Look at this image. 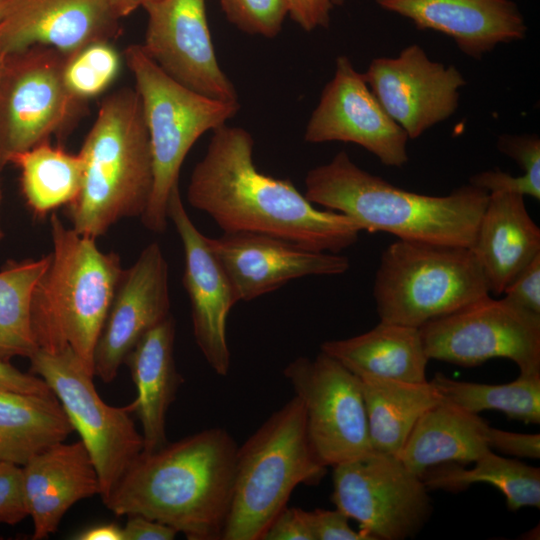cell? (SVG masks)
Listing matches in <instances>:
<instances>
[{
	"label": "cell",
	"instance_id": "1",
	"mask_svg": "<svg viewBox=\"0 0 540 540\" xmlns=\"http://www.w3.org/2000/svg\"><path fill=\"white\" fill-rule=\"evenodd\" d=\"M253 148L247 130L226 124L215 129L191 173L188 203L225 233L264 234L330 253L357 242L362 230L354 220L318 209L289 180L260 172Z\"/></svg>",
	"mask_w": 540,
	"mask_h": 540
},
{
	"label": "cell",
	"instance_id": "2",
	"mask_svg": "<svg viewBox=\"0 0 540 540\" xmlns=\"http://www.w3.org/2000/svg\"><path fill=\"white\" fill-rule=\"evenodd\" d=\"M237 449L231 434L215 427L142 452L103 503L117 516L142 515L188 540H222Z\"/></svg>",
	"mask_w": 540,
	"mask_h": 540
},
{
	"label": "cell",
	"instance_id": "3",
	"mask_svg": "<svg viewBox=\"0 0 540 540\" xmlns=\"http://www.w3.org/2000/svg\"><path fill=\"white\" fill-rule=\"evenodd\" d=\"M304 195L314 205L348 216L362 231L467 248L489 199L470 183L445 196L411 192L363 170L345 151L308 171Z\"/></svg>",
	"mask_w": 540,
	"mask_h": 540
},
{
	"label": "cell",
	"instance_id": "4",
	"mask_svg": "<svg viewBox=\"0 0 540 540\" xmlns=\"http://www.w3.org/2000/svg\"><path fill=\"white\" fill-rule=\"evenodd\" d=\"M78 154L82 186L65 206L71 227L96 239L124 218H141L154 174L149 133L135 89L122 88L103 99Z\"/></svg>",
	"mask_w": 540,
	"mask_h": 540
},
{
	"label": "cell",
	"instance_id": "5",
	"mask_svg": "<svg viewBox=\"0 0 540 540\" xmlns=\"http://www.w3.org/2000/svg\"><path fill=\"white\" fill-rule=\"evenodd\" d=\"M50 229V262L31 302L34 340L51 353L71 348L94 375L95 347L124 269L117 253L101 251L55 213Z\"/></svg>",
	"mask_w": 540,
	"mask_h": 540
},
{
	"label": "cell",
	"instance_id": "6",
	"mask_svg": "<svg viewBox=\"0 0 540 540\" xmlns=\"http://www.w3.org/2000/svg\"><path fill=\"white\" fill-rule=\"evenodd\" d=\"M325 471L308 439L304 406L294 395L237 449L222 540H262L295 488L318 483Z\"/></svg>",
	"mask_w": 540,
	"mask_h": 540
},
{
	"label": "cell",
	"instance_id": "7",
	"mask_svg": "<svg viewBox=\"0 0 540 540\" xmlns=\"http://www.w3.org/2000/svg\"><path fill=\"white\" fill-rule=\"evenodd\" d=\"M124 59L135 79L153 160V189L141 221L149 231L163 233L169 220V197L179 186L186 155L205 132L233 118L240 104L210 98L180 84L146 54L141 44L129 45Z\"/></svg>",
	"mask_w": 540,
	"mask_h": 540
},
{
	"label": "cell",
	"instance_id": "8",
	"mask_svg": "<svg viewBox=\"0 0 540 540\" xmlns=\"http://www.w3.org/2000/svg\"><path fill=\"white\" fill-rule=\"evenodd\" d=\"M488 294L471 248L401 239L383 251L373 286L380 321L415 328Z\"/></svg>",
	"mask_w": 540,
	"mask_h": 540
},
{
	"label": "cell",
	"instance_id": "9",
	"mask_svg": "<svg viewBox=\"0 0 540 540\" xmlns=\"http://www.w3.org/2000/svg\"><path fill=\"white\" fill-rule=\"evenodd\" d=\"M30 373L43 379L59 400L74 431L97 470L104 501L144 450V440L132 418L133 403L106 404L90 373L71 348L59 352L37 349L29 358Z\"/></svg>",
	"mask_w": 540,
	"mask_h": 540
},
{
	"label": "cell",
	"instance_id": "10",
	"mask_svg": "<svg viewBox=\"0 0 540 540\" xmlns=\"http://www.w3.org/2000/svg\"><path fill=\"white\" fill-rule=\"evenodd\" d=\"M68 55L44 45L9 54L0 67V171L53 134H66L84 101L65 86Z\"/></svg>",
	"mask_w": 540,
	"mask_h": 540
},
{
	"label": "cell",
	"instance_id": "11",
	"mask_svg": "<svg viewBox=\"0 0 540 540\" xmlns=\"http://www.w3.org/2000/svg\"><path fill=\"white\" fill-rule=\"evenodd\" d=\"M428 359L475 367L506 358L540 374V315L490 294L419 328Z\"/></svg>",
	"mask_w": 540,
	"mask_h": 540
},
{
	"label": "cell",
	"instance_id": "12",
	"mask_svg": "<svg viewBox=\"0 0 540 540\" xmlns=\"http://www.w3.org/2000/svg\"><path fill=\"white\" fill-rule=\"evenodd\" d=\"M332 468L331 501L371 540L415 537L431 516L422 478L395 455L374 450Z\"/></svg>",
	"mask_w": 540,
	"mask_h": 540
},
{
	"label": "cell",
	"instance_id": "13",
	"mask_svg": "<svg viewBox=\"0 0 540 540\" xmlns=\"http://www.w3.org/2000/svg\"><path fill=\"white\" fill-rule=\"evenodd\" d=\"M305 409L306 428L317 460L326 468L374 451L360 379L320 351L298 357L283 370Z\"/></svg>",
	"mask_w": 540,
	"mask_h": 540
},
{
	"label": "cell",
	"instance_id": "14",
	"mask_svg": "<svg viewBox=\"0 0 540 540\" xmlns=\"http://www.w3.org/2000/svg\"><path fill=\"white\" fill-rule=\"evenodd\" d=\"M304 139L309 143H354L389 167H402L409 159L408 135L345 55L336 59L334 75L309 118Z\"/></svg>",
	"mask_w": 540,
	"mask_h": 540
},
{
	"label": "cell",
	"instance_id": "15",
	"mask_svg": "<svg viewBox=\"0 0 540 540\" xmlns=\"http://www.w3.org/2000/svg\"><path fill=\"white\" fill-rule=\"evenodd\" d=\"M363 75L409 139L452 116L459 105V90L466 84L455 66L432 61L418 44L407 46L396 57L373 59Z\"/></svg>",
	"mask_w": 540,
	"mask_h": 540
},
{
	"label": "cell",
	"instance_id": "16",
	"mask_svg": "<svg viewBox=\"0 0 540 540\" xmlns=\"http://www.w3.org/2000/svg\"><path fill=\"white\" fill-rule=\"evenodd\" d=\"M143 8L148 21L141 45L167 75L210 98L238 101L217 61L205 0H155Z\"/></svg>",
	"mask_w": 540,
	"mask_h": 540
},
{
	"label": "cell",
	"instance_id": "17",
	"mask_svg": "<svg viewBox=\"0 0 540 540\" xmlns=\"http://www.w3.org/2000/svg\"><path fill=\"white\" fill-rule=\"evenodd\" d=\"M169 269L158 242L123 270L94 351V375L111 383L140 339L170 313Z\"/></svg>",
	"mask_w": 540,
	"mask_h": 540
},
{
	"label": "cell",
	"instance_id": "18",
	"mask_svg": "<svg viewBox=\"0 0 540 540\" xmlns=\"http://www.w3.org/2000/svg\"><path fill=\"white\" fill-rule=\"evenodd\" d=\"M167 215L184 250L183 285L190 301L196 344L212 370L219 376H226L231 364L226 321L232 307L240 301L207 237L189 217L179 186L170 194Z\"/></svg>",
	"mask_w": 540,
	"mask_h": 540
},
{
	"label": "cell",
	"instance_id": "19",
	"mask_svg": "<svg viewBox=\"0 0 540 540\" xmlns=\"http://www.w3.org/2000/svg\"><path fill=\"white\" fill-rule=\"evenodd\" d=\"M207 241L239 301H251L294 279L340 275L350 267L349 259L340 253L314 251L264 234L223 232Z\"/></svg>",
	"mask_w": 540,
	"mask_h": 540
},
{
	"label": "cell",
	"instance_id": "20",
	"mask_svg": "<svg viewBox=\"0 0 540 540\" xmlns=\"http://www.w3.org/2000/svg\"><path fill=\"white\" fill-rule=\"evenodd\" d=\"M119 31L107 0H9L0 39L8 55L44 45L69 56Z\"/></svg>",
	"mask_w": 540,
	"mask_h": 540
},
{
	"label": "cell",
	"instance_id": "21",
	"mask_svg": "<svg viewBox=\"0 0 540 540\" xmlns=\"http://www.w3.org/2000/svg\"><path fill=\"white\" fill-rule=\"evenodd\" d=\"M418 29L451 37L466 55L481 59L497 45L526 36L523 14L511 0H375Z\"/></svg>",
	"mask_w": 540,
	"mask_h": 540
},
{
	"label": "cell",
	"instance_id": "22",
	"mask_svg": "<svg viewBox=\"0 0 540 540\" xmlns=\"http://www.w3.org/2000/svg\"><path fill=\"white\" fill-rule=\"evenodd\" d=\"M22 471L33 540L47 539L74 504L100 494L97 470L81 440L43 449Z\"/></svg>",
	"mask_w": 540,
	"mask_h": 540
},
{
	"label": "cell",
	"instance_id": "23",
	"mask_svg": "<svg viewBox=\"0 0 540 540\" xmlns=\"http://www.w3.org/2000/svg\"><path fill=\"white\" fill-rule=\"evenodd\" d=\"M489 293L503 294L509 283L540 254V229L529 215L524 196L489 193L471 247Z\"/></svg>",
	"mask_w": 540,
	"mask_h": 540
},
{
	"label": "cell",
	"instance_id": "24",
	"mask_svg": "<svg viewBox=\"0 0 540 540\" xmlns=\"http://www.w3.org/2000/svg\"><path fill=\"white\" fill-rule=\"evenodd\" d=\"M175 332L171 314L140 339L124 363L137 390L132 403L142 426L143 452L168 443L166 415L183 383L174 358Z\"/></svg>",
	"mask_w": 540,
	"mask_h": 540
},
{
	"label": "cell",
	"instance_id": "25",
	"mask_svg": "<svg viewBox=\"0 0 540 540\" xmlns=\"http://www.w3.org/2000/svg\"><path fill=\"white\" fill-rule=\"evenodd\" d=\"M489 429L479 414L442 401L418 419L397 457L420 477L439 464L473 463L491 450Z\"/></svg>",
	"mask_w": 540,
	"mask_h": 540
},
{
	"label": "cell",
	"instance_id": "26",
	"mask_svg": "<svg viewBox=\"0 0 540 540\" xmlns=\"http://www.w3.org/2000/svg\"><path fill=\"white\" fill-rule=\"evenodd\" d=\"M320 351L356 376L425 382L429 361L419 328L380 321L371 330L347 339L329 340Z\"/></svg>",
	"mask_w": 540,
	"mask_h": 540
},
{
	"label": "cell",
	"instance_id": "27",
	"mask_svg": "<svg viewBox=\"0 0 540 540\" xmlns=\"http://www.w3.org/2000/svg\"><path fill=\"white\" fill-rule=\"evenodd\" d=\"M358 378L373 449L398 456L418 419L442 402L439 393L428 380L417 383L375 376Z\"/></svg>",
	"mask_w": 540,
	"mask_h": 540
},
{
	"label": "cell",
	"instance_id": "28",
	"mask_svg": "<svg viewBox=\"0 0 540 540\" xmlns=\"http://www.w3.org/2000/svg\"><path fill=\"white\" fill-rule=\"evenodd\" d=\"M73 431L56 396L0 390V461L23 466Z\"/></svg>",
	"mask_w": 540,
	"mask_h": 540
},
{
	"label": "cell",
	"instance_id": "29",
	"mask_svg": "<svg viewBox=\"0 0 540 540\" xmlns=\"http://www.w3.org/2000/svg\"><path fill=\"white\" fill-rule=\"evenodd\" d=\"M472 468L458 463H443L431 467L421 476L428 490L458 492L475 483H486L504 496L508 509L540 507V469L518 460L496 455L488 450Z\"/></svg>",
	"mask_w": 540,
	"mask_h": 540
},
{
	"label": "cell",
	"instance_id": "30",
	"mask_svg": "<svg viewBox=\"0 0 540 540\" xmlns=\"http://www.w3.org/2000/svg\"><path fill=\"white\" fill-rule=\"evenodd\" d=\"M11 163L20 169L22 194L37 217L67 206L80 192L81 157L51 145L49 140L15 155Z\"/></svg>",
	"mask_w": 540,
	"mask_h": 540
},
{
	"label": "cell",
	"instance_id": "31",
	"mask_svg": "<svg viewBox=\"0 0 540 540\" xmlns=\"http://www.w3.org/2000/svg\"><path fill=\"white\" fill-rule=\"evenodd\" d=\"M49 262L50 253L39 259L10 261L0 270L1 361L29 358L38 349L31 327V302Z\"/></svg>",
	"mask_w": 540,
	"mask_h": 540
},
{
	"label": "cell",
	"instance_id": "32",
	"mask_svg": "<svg viewBox=\"0 0 540 540\" xmlns=\"http://www.w3.org/2000/svg\"><path fill=\"white\" fill-rule=\"evenodd\" d=\"M442 401L479 414L485 410L504 413L526 424H540V374L519 376L503 384L458 381L436 373L430 381Z\"/></svg>",
	"mask_w": 540,
	"mask_h": 540
},
{
	"label": "cell",
	"instance_id": "33",
	"mask_svg": "<svg viewBox=\"0 0 540 540\" xmlns=\"http://www.w3.org/2000/svg\"><path fill=\"white\" fill-rule=\"evenodd\" d=\"M120 63V55L109 41L91 43L67 57L65 86L80 101L97 96L116 79Z\"/></svg>",
	"mask_w": 540,
	"mask_h": 540
},
{
	"label": "cell",
	"instance_id": "34",
	"mask_svg": "<svg viewBox=\"0 0 540 540\" xmlns=\"http://www.w3.org/2000/svg\"><path fill=\"white\" fill-rule=\"evenodd\" d=\"M227 20L240 30L275 37L289 14L287 0H221Z\"/></svg>",
	"mask_w": 540,
	"mask_h": 540
},
{
	"label": "cell",
	"instance_id": "35",
	"mask_svg": "<svg viewBox=\"0 0 540 540\" xmlns=\"http://www.w3.org/2000/svg\"><path fill=\"white\" fill-rule=\"evenodd\" d=\"M27 516L22 467L0 461V523L16 525Z\"/></svg>",
	"mask_w": 540,
	"mask_h": 540
},
{
	"label": "cell",
	"instance_id": "36",
	"mask_svg": "<svg viewBox=\"0 0 540 540\" xmlns=\"http://www.w3.org/2000/svg\"><path fill=\"white\" fill-rule=\"evenodd\" d=\"M497 148L518 163L523 175L540 185V139L537 135L502 134L497 140Z\"/></svg>",
	"mask_w": 540,
	"mask_h": 540
},
{
	"label": "cell",
	"instance_id": "37",
	"mask_svg": "<svg viewBox=\"0 0 540 540\" xmlns=\"http://www.w3.org/2000/svg\"><path fill=\"white\" fill-rule=\"evenodd\" d=\"M309 524L314 540H371L361 530L349 525V517L339 509L308 511Z\"/></svg>",
	"mask_w": 540,
	"mask_h": 540
},
{
	"label": "cell",
	"instance_id": "38",
	"mask_svg": "<svg viewBox=\"0 0 540 540\" xmlns=\"http://www.w3.org/2000/svg\"><path fill=\"white\" fill-rule=\"evenodd\" d=\"M509 302L540 315V254L505 288Z\"/></svg>",
	"mask_w": 540,
	"mask_h": 540
},
{
	"label": "cell",
	"instance_id": "39",
	"mask_svg": "<svg viewBox=\"0 0 540 540\" xmlns=\"http://www.w3.org/2000/svg\"><path fill=\"white\" fill-rule=\"evenodd\" d=\"M469 183L487 193L508 192L540 199V185L535 184L523 174L512 176L498 168L473 175Z\"/></svg>",
	"mask_w": 540,
	"mask_h": 540
},
{
	"label": "cell",
	"instance_id": "40",
	"mask_svg": "<svg viewBox=\"0 0 540 540\" xmlns=\"http://www.w3.org/2000/svg\"><path fill=\"white\" fill-rule=\"evenodd\" d=\"M262 540H314L308 511L286 506L270 523Z\"/></svg>",
	"mask_w": 540,
	"mask_h": 540
},
{
	"label": "cell",
	"instance_id": "41",
	"mask_svg": "<svg viewBox=\"0 0 540 540\" xmlns=\"http://www.w3.org/2000/svg\"><path fill=\"white\" fill-rule=\"evenodd\" d=\"M488 446L491 450L516 457L538 459L540 457V435L517 433L490 426Z\"/></svg>",
	"mask_w": 540,
	"mask_h": 540
},
{
	"label": "cell",
	"instance_id": "42",
	"mask_svg": "<svg viewBox=\"0 0 540 540\" xmlns=\"http://www.w3.org/2000/svg\"><path fill=\"white\" fill-rule=\"evenodd\" d=\"M289 15L305 31L327 28L331 12L345 0H287Z\"/></svg>",
	"mask_w": 540,
	"mask_h": 540
},
{
	"label": "cell",
	"instance_id": "43",
	"mask_svg": "<svg viewBox=\"0 0 540 540\" xmlns=\"http://www.w3.org/2000/svg\"><path fill=\"white\" fill-rule=\"evenodd\" d=\"M0 390L55 396L46 382L32 373H24L10 362L0 360Z\"/></svg>",
	"mask_w": 540,
	"mask_h": 540
},
{
	"label": "cell",
	"instance_id": "44",
	"mask_svg": "<svg viewBox=\"0 0 540 540\" xmlns=\"http://www.w3.org/2000/svg\"><path fill=\"white\" fill-rule=\"evenodd\" d=\"M123 528L124 540H173L178 532L142 515H128Z\"/></svg>",
	"mask_w": 540,
	"mask_h": 540
},
{
	"label": "cell",
	"instance_id": "45",
	"mask_svg": "<svg viewBox=\"0 0 540 540\" xmlns=\"http://www.w3.org/2000/svg\"><path fill=\"white\" fill-rule=\"evenodd\" d=\"M76 540H124L123 528L117 523H101L77 532Z\"/></svg>",
	"mask_w": 540,
	"mask_h": 540
},
{
	"label": "cell",
	"instance_id": "46",
	"mask_svg": "<svg viewBox=\"0 0 540 540\" xmlns=\"http://www.w3.org/2000/svg\"><path fill=\"white\" fill-rule=\"evenodd\" d=\"M114 14L120 19L134 12L138 7L155 0H107Z\"/></svg>",
	"mask_w": 540,
	"mask_h": 540
},
{
	"label": "cell",
	"instance_id": "47",
	"mask_svg": "<svg viewBox=\"0 0 540 540\" xmlns=\"http://www.w3.org/2000/svg\"><path fill=\"white\" fill-rule=\"evenodd\" d=\"M8 2H9V0H0V24L3 21L4 17H5Z\"/></svg>",
	"mask_w": 540,
	"mask_h": 540
},
{
	"label": "cell",
	"instance_id": "48",
	"mask_svg": "<svg viewBox=\"0 0 540 540\" xmlns=\"http://www.w3.org/2000/svg\"><path fill=\"white\" fill-rule=\"evenodd\" d=\"M2 200H3V191H2V188H1V184H0V242L3 240L4 238V231H3V228H2V225H1V206H2Z\"/></svg>",
	"mask_w": 540,
	"mask_h": 540
},
{
	"label": "cell",
	"instance_id": "49",
	"mask_svg": "<svg viewBox=\"0 0 540 540\" xmlns=\"http://www.w3.org/2000/svg\"><path fill=\"white\" fill-rule=\"evenodd\" d=\"M8 56L4 46H3V43L1 42V39H0V67L2 66L3 62L5 61L6 57Z\"/></svg>",
	"mask_w": 540,
	"mask_h": 540
}]
</instances>
